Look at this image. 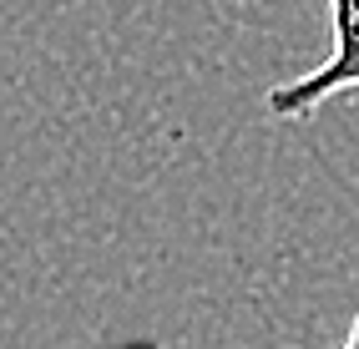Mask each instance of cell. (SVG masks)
I'll return each instance as SVG.
<instances>
[{
	"label": "cell",
	"mask_w": 359,
	"mask_h": 349,
	"mask_svg": "<svg viewBox=\"0 0 359 349\" xmlns=\"http://www.w3.org/2000/svg\"><path fill=\"white\" fill-rule=\"evenodd\" d=\"M329 26H334L329 61H319L314 71H304L294 81H278L263 97V111L273 122H299L339 91H359V0H329Z\"/></svg>",
	"instance_id": "6da1fadb"
}]
</instances>
